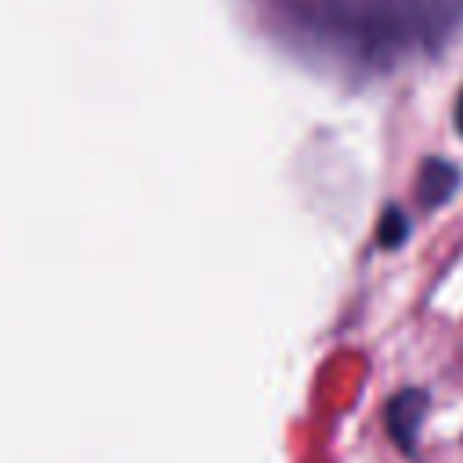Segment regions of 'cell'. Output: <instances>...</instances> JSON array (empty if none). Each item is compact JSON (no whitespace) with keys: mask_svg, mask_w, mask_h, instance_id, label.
I'll return each mask as SVG.
<instances>
[{"mask_svg":"<svg viewBox=\"0 0 463 463\" xmlns=\"http://www.w3.org/2000/svg\"><path fill=\"white\" fill-rule=\"evenodd\" d=\"M459 181H463V174H459L456 163H449V159H427L420 166V177H416V199H420V206L423 210L445 206L456 195Z\"/></svg>","mask_w":463,"mask_h":463,"instance_id":"7a4b0ae2","label":"cell"},{"mask_svg":"<svg viewBox=\"0 0 463 463\" xmlns=\"http://www.w3.org/2000/svg\"><path fill=\"white\" fill-rule=\"evenodd\" d=\"M405 235H409L405 213H402L398 206H387V210L380 213V221H376V242H380L383 250H394V246L405 242Z\"/></svg>","mask_w":463,"mask_h":463,"instance_id":"3957f363","label":"cell"},{"mask_svg":"<svg viewBox=\"0 0 463 463\" xmlns=\"http://www.w3.org/2000/svg\"><path fill=\"white\" fill-rule=\"evenodd\" d=\"M423 416H427V394H423L420 387L398 391V394L387 402V409H383V423H387V434L394 438V445H402L405 452H412Z\"/></svg>","mask_w":463,"mask_h":463,"instance_id":"6da1fadb","label":"cell"},{"mask_svg":"<svg viewBox=\"0 0 463 463\" xmlns=\"http://www.w3.org/2000/svg\"><path fill=\"white\" fill-rule=\"evenodd\" d=\"M452 119H456V130L463 134V90H459V98H456V109H452Z\"/></svg>","mask_w":463,"mask_h":463,"instance_id":"277c9868","label":"cell"}]
</instances>
